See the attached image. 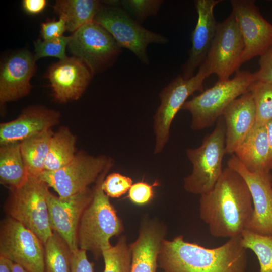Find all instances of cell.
Wrapping results in <instances>:
<instances>
[{
	"mask_svg": "<svg viewBox=\"0 0 272 272\" xmlns=\"http://www.w3.org/2000/svg\"><path fill=\"white\" fill-rule=\"evenodd\" d=\"M53 133L50 129L20 142L21 155L29 175L39 177L44 171Z\"/></svg>",
	"mask_w": 272,
	"mask_h": 272,
	"instance_id": "obj_25",
	"label": "cell"
},
{
	"mask_svg": "<svg viewBox=\"0 0 272 272\" xmlns=\"http://www.w3.org/2000/svg\"><path fill=\"white\" fill-rule=\"evenodd\" d=\"M76 138L66 127H61L53 133L46 159L44 171L59 169L75 157Z\"/></svg>",
	"mask_w": 272,
	"mask_h": 272,
	"instance_id": "obj_26",
	"label": "cell"
},
{
	"mask_svg": "<svg viewBox=\"0 0 272 272\" xmlns=\"http://www.w3.org/2000/svg\"><path fill=\"white\" fill-rule=\"evenodd\" d=\"M93 22L108 31L121 48L130 50L146 65L150 62L147 53L149 44H166L169 42L166 37L143 27L119 6H103Z\"/></svg>",
	"mask_w": 272,
	"mask_h": 272,
	"instance_id": "obj_8",
	"label": "cell"
},
{
	"mask_svg": "<svg viewBox=\"0 0 272 272\" xmlns=\"http://www.w3.org/2000/svg\"><path fill=\"white\" fill-rule=\"evenodd\" d=\"M47 5L46 0H24L22 6L28 14L35 15L42 12Z\"/></svg>",
	"mask_w": 272,
	"mask_h": 272,
	"instance_id": "obj_38",
	"label": "cell"
},
{
	"mask_svg": "<svg viewBox=\"0 0 272 272\" xmlns=\"http://www.w3.org/2000/svg\"><path fill=\"white\" fill-rule=\"evenodd\" d=\"M49 187L39 177L29 175L20 186L9 189L4 206L7 216L19 222L45 244L53 234L47 196Z\"/></svg>",
	"mask_w": 272,
	"mask_h": 272,
	"instance_id": "obj_4",
	"label": "cell"
},
{
	"mask_svg": "<svg viewBox=\"0 0 272 272\" xmlns=\"http://www.w3.org/2000/svg\"><path fill=\"white\" fill-rule=\"evenodd\" d=\"M211 133L206 135L200 146L186 150L192 165L191 173L184 179L188 192L202 195L211 190L221 176L225 152V125L220 116Z\"/></svg>",
	"mask_w": 272,
	"mask_h": 272,
	"instance_id": "obj_6",
	"label": "cell"
},
{
	"mask_svg": "<svg viewBox=\"0 0 272 272\" xmlns=\"http://www.w3.org/2000/svg\"><path fill=\"white\" fill-rule=\"evenodd\" d=\"M222 116L225 125V152L232 155L255 124L256 110L251 91L248 90L233 100Z\"/></svg>",
	"mask_w": 272,
	"mask_h": 272,
	"instance_id": "obj_20",
	"label": "cell"
},
{
	"mask_svg": "<svg viewBox=\"0 0 272 272\" xmlns=\"http://www.w3.org/2000/svg\"><path fill=\"white\" fill-rule=\"evenodd\" d=\"M101 175L93 189L92 201L84 211L77 231L79 249L91 252L95 259L102 256V251L111 246L110 239L124 230L122 222L102 188L107 172Z\"/></svg>",
	"mask_w": 272,
	"mask_h": 272,
	"instance_id": "obj_3",
	"label": "cell"
},
{
	"mask_svg": "<svg viewBox=\"0 0 272 272\" xmlns=\"http://www.w3.org/2000/svg\"><path fill=\"white\" fill-rule=\"evenodd\" d=\"M68 47L73 56L83 60L92 75L111 66L122 51L111 34L94 22L74 32Z\"/></svg>",
	"mask_w": 272,
	"mask_h": 272,
	"instance_id": "obj_10",
	"label": "cell"
},
{
	"mask_svg": "<svg viewBox=\"0 0 272 272\" xmlns=\"http://www.w3.org/2000/svg\"><path fill=\"white\" fill-rule=\"evenodd\" d=\"M132 184V180L129 177L114 172L105 178L102 188L109 197L119 198L128 192Z\"/></svg>",
	"mask_w": 272,
	"mask_h": 272,
	"instance_id": "obj_33",
	"label": "cell"
},
{
	"mask_svg": "<svg viewBox=\"0 0 272 272\" xmlns=\"http://www.w3.org/2000/svg\"><path fill=\"white\" fill-rule=\"evenodd\" d=\"M44 272H71L72 251L55 232L44 244Z\"/></svg>",
	"mask_w": 272,
	"mask_h": 272,
	"instance_id": "obj_27",
	"label": "cell"
},
{
	"mask_svg": "<svg viewBox=\"0 0 272 272\" xmlns=\"http://www.w3.org/2000/svg\"><path fill=\"white\" fill-rule=\"evenodd\" d=\"M36 60L28 51L10 57L3 64L0 73L1 104L20 99L29 94L30 81L36 71Z\"/></svg>",
	"mask_w": 272,
	"mask_h": 272,
	"instance_id": "obj_18",
	"label": "cell"
},
{
	"mask_svg": "<svg viewBox=\"0 0 272 272\" xmlns=\"http://www.w3.org/2000/svg\"><path fill=\"white\" fill-rule=\"evenodd\" d=\"M113 160L105 156L95 157L84 152L77 153L74 159L55 171H44L39 177L61 197H69L89 188L96 183Z\"/></svg>",
	"mask_w": 272,
	"mask_h": 272,
	"instance_id": "obj_9",
	"label": "cell"
},
{
	"mask_svg": "<svg viewBox=\"0 0 272 272\" xmlns=\"http://www.w3.org/2000/svg\"><path fill=\"white\" fill-rule=\"evenodd\" d=\"M253 73L238 71L232 79L218 80L212 87L186 101L181 109L191 115V128L200 130L213 125L225 108L249 89Z\"/></svg>",
	"mask_w": 272,
	"mask_h": 272,
	"instance_id": "obj_5",
	"label": "cell"
},
{
	"mask_svg": "<svg viewBox=\"0 0 272 272\" xmlns=\"http://www.w3.org/2000/svg\"><path fill=\"white\" fill-rule=\"evenodd\" d=\"M165 227L156 220L143 221L137 239L130 245L132 253L130 272H156Z\"/></svg>",
	"mask_w": 272,
	"mask_h": 272,
	"instance_id": "obj_21",
	"label": "cell"
},
{
	"mask_svg": "<svg viewBox=\"0 0 272 272\" xmlns=\"http://www.w3.org/2000/svg\"><path fill=\"white\" fill-rule=\"evenodd\" d=\"M108 5L123 7L139 23H142L150 16L156 15L164 1L162 0H122L107 1Z\"/></svg>",
	"mask_w": 272,
	"mask_h": 272,
	"instance_id": "obj_31",
	"label": "cell"
},
{
	"mask_svg": "<svg viewBox=\"0 0 272 272\" xmlns=\"http://www.w3.org/2000/svg\"><path fill=\"white\" fill-rule=\"evenodd\" d=\"M267 131L268 143L270 152V170H272V120L267 123L265 125Z\"/></svg>",
	"mask_w": 272,
	"mask_h": 272,
	"instance_id": "obj_40",
	"label": "cell"
},
{
	"mask_svg": "<svg viewBox=\"0 0 272 272\" xmlns=\"http://www.w3.org/2000/svg\"><path fill=\"white\" fill-rule=\"evenodd\" d=\"M71 40V36H62L50 40L38 39L34 43L35 60L45 57H55L60 60L67 57L65 54V48Z\"/></svg>",
	"mask_w": 272,
	"mask_h": 272,
	"instance_id": "obj_32",
	"label": "cell"
},
{
	"mask_svg": "<svg viewBox=\"0 0 272 272\" xmlns=\"http://www.w3.org/2000/svg\"><path fill=\"white\" fill-rule=\"evenodd\" d=\"M159 185V183L157 181L152 184L144 181L138 182L131 185L127 197L135 205H147L154 197V187Z\"/></svg>",
	"mask_w": 272,
	"mask_h": 272,
	"instance_id": "obj_34",
	"label": "cell"
},
{
	"mask_svg": "<svg viewBox=\"0 0 272 272\" xmlns=\"http://www.w3.org/2000/svg\"><path fill=\"white\" fill-rule=\"evenodd\" d=\"M227 167L242 177L251 195L253 212L247 229L272 236V175L270 171L250 172L234 154L228 159Z\"/></svg>",
	"mask_w": 272,
	"mask_h": 272,
	"instance_id": "obj_13",
	"label": "cell"
},
{
	"mask_svg": "<svg viewBox=\"0 0 272 272\" xmlns=\"http://www.w3.org/2000/svg\"><path fill=\"white\" fill-rule=\"evenodd\" d=\"M241 244L252 251L259 264V272H272V236L246 229L241 234Z\"/></svg>",
	"mask_w": 272,
	"mask_h": 272,
	"instance_id": "obj_28",
	"label": "cell"
},
{
	"mask_svg": "<svg viewBox=\"0 0 272 272\" xmlns=\"http://www.w3.org/2000/svg\"><path fill=\"white\" fill-rule=\"evenodd\" d=\"M103 7L97 0H58L53 6L55 13L65 20L67 30L73 33L93 22Z\"/></svg>",
	"mask_w": 272,
	"mask_h": 272,
	"instance_id": "obj_23",
	"label": "cell"
},
{
	"mask_svg": "<svg viewBox=\"0 0 272 272\" xmlns=\"http://www.w3.org/2000/svg\"><path fill=\"white\" fill-rule=\"evenodd\" d=\"M47 75L55 99L61 103L78 99L93 75L84 62L75 56L54 63Z\"/></svg>",
	"mask_w": 272,
	"mask_h": 272,
	"instance_id": "obj_17",
	"label": "cell"
},
{
	"mask_svg": "<svg viewBox=\"0 0 272 272\" xmlns=\"http://www.w3.org/2000/svg\"><path fill=\"white\" fill-rule=\"evenodd\" d=\"M210 75L203 62L190 79H185L179 74L160 91V104L153 117L155 154L161 153L168 142L171 125L177 112L190 96L197 91H204L203 82Z\"/></svg>",
	"mask_w": 272,
	"mask_h": 272,
	"instance_id": "obj_7",
	"label": "cell"
},
{
	"mask_svg": "<svg viewBox=\"0 0 272 272\" xmlns=\"http://www.w3.org/2000/svg\"><path fill=\"white\" fill-rule=\"evenodd\" d=\"M232 13L244 44L242 64L261 56L272 45V24L260 14L252 0H231Z\"/></svg>",
	"mask_w": 272,
	"mask_h": 272,
	"instance_id": "obj_14",
	"label": "cell"
},
{
	"mask_svg": "<svg viewBox=\"0 0 272 272\" xmlns=\"http://www.w3.org/2000/svg\"><path fill=\"white\" fill-rule=\"evenodd\" d=\"M86 252L79 248L72 252L71 272H94L93 263L88 260Z\"/></svg>",
	"mask_w": 272,
	"mask_h": 272,
	"instance_id": "obj_37",
	"label": "cell"
},
{
	"mask_svg": "<svg viewBox=\"0 0 272 272\" xmlns=\"http://www.w3.org/2000/svg\"><path fill=\"white\" fill-rule=\"evenodd\" d=\"M251 91L256 110L255 126H264L272 120V82H253Z\"/></svg>",
	"mask_w": 272,
	"mask_h": 272,
	"instance_id": "obj_30",
	"label": "cell"
},
{
	"mask_svg": "<svg viewBox=\"0 0 272 272\" xmlns=\"http://www.w3.org/2000/svg\"><path fill=\"white\" fill-rule=\"evenodd\" d=\"M244 49L243 39L237 21L232 13L218 23L216 33L204 62L211 74L218 80L229 79L239 71Z\"/></svg>",
	"mask_w": 272,
	"mask_h": 272,
	"instance_id": "obj_12",
	"label": "cell"
},
{
	"mask_svg": "<svg viewBox=\"0 0 272 272\" xmlns=\"http://www.w3.org/2000/svg\"><path fill=\"white\" fill-rule=\"evenodd\" d=\"M44 244L22 224L7 216L1 222L0 255L29 272H44Z\"/></svg>",
	"mask_w": 272,
	"mask_h": 272,
	"instance_id": "obj_11",
	"label": "cell"
},
{
	"mask_svg": "<svg viewBox=\"0 0 272 272\" xmlns=\"http://www.w3.org/2000/svg\"><path fill=\"white\" fill-rule=\"evenodd\" d=\"M66 30L65 21L62 17H59L58 21L53 20L41 24V36L44 40L59 38Z\"/></svg>",
	"mask_w": 272,
	"mask_h": 272,
	"instance_id": "obj_36",
	"label": "cell"
},
{
	"mask_svg": "<svg viewBox=\"0 0 272 272\" xmlns=\"http://www.w3.org/2000/svg\"><path fill=\"white\" fill-rule=\"evenodd\" d=\"M29 175L21 155L20 142L1 145V183L9 189L15 188L24 184Z\"/></svg>",
	"mask_w": 272,
	"mask_h": 272,
	"instance_id": "obj_24",
	"label": "cell"
},
{
	"mask_svg": "<svg viewBox=\"0 0 272 272\" xmlns=\"http://www.w3.org/2000/svg\"><path fill=\"white\" fill-rule=\"evenodd\" d=\"M93 189L90 188L75 195L61 197L49 190L47 199L51 227L65 241L72 252L79 248L77 231L81 216L92 201Z\"/></svg>",
	"mask_w": 272,
	"mask_h": 272,
	"instance_id": "obj_15",
	"label": "cell"
},
{
	"mask_svg": "<svg viewBox=\"0 0 272 272\" xmlns=\"http://www.w3.org/2000/svg\"><path fill=\"white\" fill-rule=\"evenodd\" d=\"M234 154L250 172L270 171V152L265 126L254 125Z\"/></svg>",
	"mask_w": 272,
	"mask_h": 272,
	"instance_id": "obj_22",
	"label": "cell"
},
{
	"mask_svg": "<svg viewBox=\"0 0 272 272\" xmlns=\"http://www.w3.org/2000/svg\"><path fill=\"white\" fill-rule=\"evenodd\" d=\"M58 112L42 107L26 109L16 119L0 124V145L21 142L51 129L59 122Z\"/></svg>",
	"mask_w": 272,
	"mask_h": 272,
	"instance_id": "obj_19",
	"label": "cell"
},
{
	"mask_svg": "<svg viewBox=\"0 0 272 272\" xmlns=\"http://www.w3.org/2000/svg\"><path fill=\"white\" fill-rule=\"evenodd\" d=\"M260 57L259 69L253 73L254 82H272V45Z\"/></svg>",
	"mask_w": 272,
	"mask_h": 272,
	"instance_id": "obj_35",
	"label": "cell"
},
{
	"mask_svg": "<svg viewBox=\"0 0 272 272\" xmlns=\"http://www.w3.org/2000/svg\"><path fill=\"white\" fill-rule=\"evenodd\" d=\"M220 0H195L194 1L198 15L196 25L191 33V48L189 57L182 65V76L189 79L195 71L205 62L213 41L218 23L214 8Z\"/></svg>",
	"mask_w": 272,
	"mask_h": 272,
	"instance_id": "obj_16",
	"label": "cell"
},
{
	"mask_svg": "<svg viewBox=\"0 0 272 272\" xmlns=\"http://www.w3.org/2000/svg\"><path fill=\"white\" fill-rule=\"evenodd\" d=\"M200 219L216 238L240 236L251 220L253 206L251 195L242 177L227 167L214 187L200 195Z\"/></svg>",
	"mask_w": 272,
	"mask_h": 272,
	"instance_id": "obj_1",
	"label": "cell"
},
{
	"mask_svg": "<svg viewBox=\"0 0 272 272\" xmlns=\"http://www.w3.org/2000/svg\"><path fill=\"white\" fill-rule=\"evenodd\" d=\"M158 263L164 272H245L247 257L241 235L213 248L187 242L179 235L162 241Z\"/></svg>",
	"mask_w": 272,
	"mask_h": 272,
	"instance_id": "obj_2",
	"label": "cell"
},
{
	"mask_svg": "<svg viewBox=\"0 0 272 272\" xmlns=\"http://www.w3.org/2000/svg\"><path fill=\"white\" fill-rule=\"evenodd\" d=\"M104 261L103 272H130L132 253L124 235L119 237L116 244L102 251Z\"/></svg>",
	"mask_w": 272,
	"mask_h": 272,
	"instance_id": "obj_29",
	"label": "cell"
},
{
	"mask_svg": "<svg viewBox=\"0 0 272 272\" xmlns=\"http://www.w3.org/2000/svg\"><path fill=\"white\" fill-rule=\"evenodd\" d=\"M13 263L10 259L0 255V272H13Z\"/></svg>",
	"mask_w": 272,
	"mask_h": 272,
	"instance_id": "obj_39",
	"label": "cell"
},
{
	"mask_svg": "<svg viewBox=\"0 0 272 272\" xmlns=\"http://www.w3.org/2000/svg\"><path fill=\"white\" fill-rule=\"evenodd\" d=\"M13 272H29L20 265L13 262L12 264Z\"/></svg>",
	"mask_w": 272,
	"mask_h": 272,
	"instance_id": "obj_41",
	"label": "cell"
}]
</instances>
